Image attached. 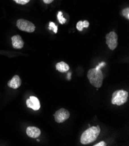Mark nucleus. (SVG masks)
<instances>
[{"mask_svg": "<svg viewBox=\"0 0 129 146\" xmlns=\"http://www.w3.org/2000/svg\"><path fill=\"white\" fill-rule=\"evenodd\" d=\"M100 133L99 126H92L82 133L81 137V143L82 144H88L94 141Z\"/></svg>", "mask_w": 129, "mask_h": 146, "instance_id": "1", "label": "nucleus"}, {"mask_svg": "<svg viewBox=\"0 0 129 146\" xmlns=\"http://www.w3.org/2000/svg\"><path fill=\"white\" fill-rule=\"evenodd\" d=\"M88 78L93 86L97 88L101 87L103 82V75L101 69H97L96 68L90 69L88 73Z\"/></svg>", "mask_w": 129, "mask_h": 146, "instance_id": "2", "label": "nucleus"}, {"mask_svg": "<svg viewBox=\"0 0 129 146\" xmlns=\"http://www.w3.org/2000/svg\"><path fill=\"white\" fill-rule=\"evenodd\" d=\"M128 97V93L127 92L119 90L115 92L112 94L111 103L113 105L122 106L126 103Z\"/></svg>", "mask_w": 129, "mask_h": 146, "instance_id": "3", "label": "nucleus"}, {"mask_svg": "<svg viewBox=\"0 0 129 146\" xmlns=\"http://www.w3.org/2000/svg\"><path fill=\"white\" fill-rule=\"evenodd\" d=\"M16 25L19 30L28 33H33L35 29V25L32 22L23 19L18 20Z\"/></svg>", "mask_w": 129, "mask_h": 146, "instance_id": "4", "label": "nucleus"}, {"mask_svg": "<svg viewBox=\"0 0 129 146\" xmlns=\"http://www.w3.org/2000/svg\"><path fill=\"white\" fill-rule=\"evenodd\" d=\"M118 35L114 32H111L106 35V43L110 50H113L118 46Z\"/></svg>", "mask_w": 129, "mask_h": 146, "instance_id": "5", "label": "nucleus"}, {"mask_svg": "<svg viewBox=\"0 0 129 146\" xmlns=\"http://www.w3.org/2000/svg\"><path fill=\"white\" fill-rule=\"evenodd\" d=\"M70 114L68 110L64 108H61L57 111L54 114L55 121L57 123H63L68 119Z\"/></svg>", "mask_w": 129, "mask_h": 146, "instance_id": "6", "label": "nucleus"}, {"mask_svg": "<svg viewBox=\"0 0 129 146\" xmlns=\"http://www.w3.org/2000/svg\"><path fill=\"white\" fill-rule=\"evenodd\" d=\"M26 104L28 108H31L34 111L39 110L41 107V104L39 100L34 96H31L30 98L27 99L26 101Z\"/></svg>", "mask_w": 129, "mask_h": 146, "instance_id": "7", "label": "nucleus"}, {"mask_svg": "<svg viewBox=\"0 0 129 146\" xmlns=\"http://www.w3.org/2000/svg\"><path fill=\"white\" fill-rule=\"evenodd\" d=\"M13 47L15 49H21L24 46V41L19 35H15L12 37Z\"/></svg>", "mask_w": 129, "mask_h": 146, "instance_id": "8", "label": "nucleus"}, {"mask_svg": "<svg viewBox=\"0 0 129 146\" xmlns=\"http://www.w3.org/2000/svg\"><path fill=\"white\" fill-rule=\"evenodd\" d=\"M26 133L30 137L35 139L39 137L41 135V130L39 128L34 126H29L27 128Z\"/></svg>", "mask_w": 129, "mask_h": 146, "instance_id": "9", "label": "nucleus"}, {"mask_svg": "<svg viewBox=\"0 0 129 146\" xmlns=\"http://www.w3.org/2000/svg\"><path fill=\"white\" fill-rule=\"evenodd\" d=\"M22 80L18 75H15L12 79L9 80L8 83V85L10 88L13 89H16L20 86Z\"/></svg>", "mask_w": 129, "mask_h": 146, "instance_id": "10", "label": "nucleus"}, {"mask_svg": "<svg viewBox=\"0 0 129 146\" xmlns=\"http://www.w3.org/2000/svg\"><path fill=\"white\" fill-rule=\"evenodd\" d=\"M56 69L59 71L60 72L62 73H64L69 70V66L67 64H66L64 62H60L59 63H57L56 65Z\"/></svg>", "mask_w": 129, "mask_h": 146, "instance_id": "11", "label": "nucleus"}, {"mask_svg": "<svg viewBox=\"0 0 129 146\" xmlns=\"http://www.w3.org/2000/svg\"><path fill=\"white\" fill-rule=\"evenodd\" d=\"M89 26V23L88 21H79L77 25V29L79 31H82L83 28H87Z\"/></svg>", "mask_w": 129, "mask_h": 146, "instance_id": "12", "label": "nucleus"}, {"mask_svg": "<svg viewBox=\"0 0 129 146\" xmlns=\"http://www.w3.org/2000/svg\"><path fill=\"white\" fill-rule=\"evenodd\" d=\"M57 19L61 24H64L66 22V19H65L63 16V13L62 11H59L57 14Z\"/></svg>", "mask_w": 129, "mask_h": 146, "instance_id": "13", "label": "nucleus"}, {"mask_svg": "<svg viewBox=\"0 0 129 146\" xmlns=\"http://www.w3.org/2000/svg\"><path fill=\"white\" fill-rule=\"evenodd\" d=\"M49 29H50V30H52V29L54 33H57V26L55 25L54 23L50 22L49 23Z\"/></svg>", "mask_w": 129, "mask_h": 146, "instance_id": "14", "label": "nucleus"}, {"mask_svg": "<svg viewBox=\"0 0 129 146\" xmlns=\"http://www.w3.org/2000/svg\"><path fill=\"white\" fill-rule=\"evenodd\" d=\"M122 14L127 19H129V8H126L124 9L122 11Z\"/></svg>", "mask_w": 129, "mask_h": 146, "instance_id": "15", "label": "nucleus"}, {"mask_svg": "<svg viewBox=\"0 0 129 146\" xmlns=\"http://www.w3.org/2000/svg\"><path fill=\"white\" fill-rule=\"evenodd\" d=\"M13 1H15L17 4L20 5H25L29 2L30 0H13Z\"/></svg>", "mask_w": 129, "mask_h": 146, "instance_id": "16", "label": "nucleus"}, {"mask_svg": "<svg viewBox=\"0 0 129 146\" xmlns=\"http://www.w3.org/2000/svg\"><path fill=\"white\" fill-rule=\"evenodd\" d=\"M106 65V63L104 62H100L97 66H96V69H101V68L104 67V66Z\"/></svg>", "mask_w": 129, "mask_h": 146, "instance_id": "17", "label": "nucleus"}, {"mask_svg": "<svg viewBox=\"0 0 129 146\" xmlns=\"http://www.w3.org/2000/svg\"><path fill=\"white\" fill-rule=\"evenodd\" d=\"M94 145V146H106L107 144L104 141H100V143H97V144H96Z\"/></svg>", "mask_w": 129, "mask_h": 146, "instance_id": "18", "label": "nucleus"}, {"mask_svg": "<svg viewBox=\"0 0 129 146\" xmlns=\"http://www.w3.org/2000/svg\"><path fill=\"white\" fill-rule=\"evenodd\" d=\"M43 1H44V2L45 4H50L54 1V0H43Z\"/></svg>", "mask_w": 129, "mask_h": 146, "instance_id": "19", "label": "nucleus"}, {"mask_svg": "<svg viewBox=\"0 0 129 146\" xmlns=\"http://www.w3.org/2000/svg\"><path fill=\"white\" fill-rule=\"evenodd\" d=\"M71 79V74H68V79L70 80Z\"/></svg>", "mask_w": 129, "mask_h": 146, "instance_id": "20", "label": "nucleus"}]
</instances>
